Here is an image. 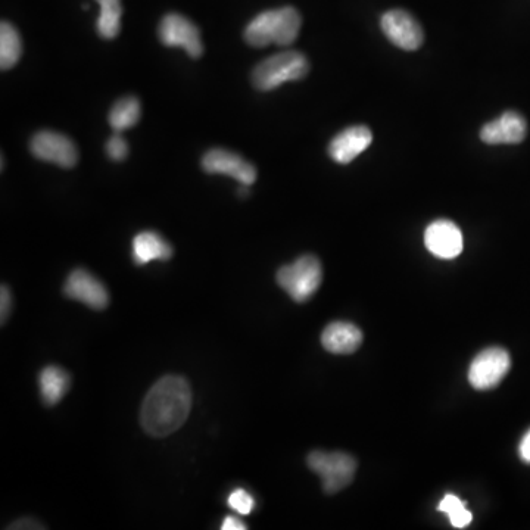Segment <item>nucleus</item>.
Segmentation results:
<instances>
[{"label":"nucleus","instance_id":"nucleus-15","mask_svg":"<svg viewBox=\"0 0 530 530\" xmlns=\"http://www.w3.org/2000/svg\"><path fill=\"white\" fill-rule=\"evenodd\" d=\"M321 344L332 354H352L363 344V333L355 324L335 321L323 330Z\"/></svg>","mask_w":530,"mask_h":530},{"label":"nucleus","instance_id":"nucleus-17","mask_svg":"<svg viewBox=\"0 0 530 530\" xmlns=\"http://www.w3.org/2000/svg\"><path fill=\"white\" fill-rule=\"evenodd\" d=\"M40 395L46 405H56L70 388V376L67 371L49 366L39 374Z\"/></svg>","mask_w":530,"mask_h":530},{"label":"nucleus","instance_id":"nucleus-22","mask_svg":"<svg viewBox=\"0 0 530 530\" xmlns=\"http://www.w3.org/2000/svg\"><path fill=\"white\" fill-rule=\"evenodd\" d=\"M227 505H229L230 510L235 511L240 516H248L254 511L255 500L245 489L238 488L227 498Z\"/></svg>","mask_w":530,"mask_h":530},{"label":"nucleus","instance_id":"nucleus-21","mask_svg":"<svg viewBox=\"0 0 530 530\" xmlns=\"http://www.w3.org/2000/svg\"><path fill=\"white\" fill-rule=\"evenodd\" d=\"M439 511L450 517L451 525L457 529L466 528L472 522L473 516L460 498L455 495H447L438 507Z\"/></svg>","mask_w":530,"mask_h":530},{"label":"nucleus","instance_id":"nucleus-18","mask_svg":"<svg viewBox=\"0 0 530 530\" xmlns=\"http://www.w3.org/2000/svg\"><path fill=\"white\" fill-rule=\"evenodd\" d=\"M140 112H142V108H140L139 99L134 98V96L120 99L109 112V126L115 133L126 132L139 123Z\"/></svg>","mask_w":530,"mask_h":530},{"label":"nucleus","instance_id":"nucleus-12","mask_svg":"<svg viewBox=\"0 0 530 530\" xmlns=\"http://www.w3.org/2000/svg\"><path fill=\"white\" fill-rule=\"evenodd\" d=\"M427 251L441 260H454L463 252V233L450 220H438L430 224L424 233Z\"/></svg>","mask_w":530,"mask_h":530},{"label":"nucleus","instance_id":"nucleus-20","mask_svg":"<svg viewBox=\"0 0 530 530\" xmlns=\"http://www.w3.org/2000/svg\"><path fill=\"white\" fill-rule=\"evenodd\" d=\"M101 6L96 27H98L99 36L106 40L115 39L121 30V15H123V6L121 0H96Z\"/></svg>","mask_w":530,"mask_h":530},{"label":"nucleus","instance_id":"nucleus-7","mask_svg":"<svg viewBox=\"0 0 530 530\" xmlns=\"http://www.w3.org/2000/svg\"><path fill=\"white\" fill-rule=\"evenodd\" d=\"M159 39L168 48H182L192 58L204 53L198 27L180 14H168L162 18L158 28Z\"/></svg>","mask_w":530,"mask_h":530},{"label":"nucleus","instance_id":"nucleus-2","mask_svg":"<svg viewBox=\"0 0 530 530\" xmlns=\"http://www.w3.org/2000/svg\"><path fill=\"white\" fill-rule=\"evenodd\" d=\"M302 18L291 6L265 11L255 17L245 30V40L252 48L289 46L301 31Z\"/></svg>","mask_w":530,"mask_h":530},{"label":"nucleus","instance_id":"nucleus-5","mask_svg":"<svg viewBox=\"0 0 530 530\" xmlns=\"http://www.w3.org/2000/svg\"><path fill=\"white\" fill-rule=\"evenodd\" d=\"M308 467L320 476L326 494L342 491L354 479L357 461L345 452L314 451L308 455Z\"/></svg>","mask_w":530,"mask_h":530},{"label":"nucleus","instance_id":"nucleus-10","mask_svg":"<svg viewBox=\"0 0 530 530\" xmlns=\"http://www.w3.org/2000/svg\"><path fill=\"white\" fill-rule=\"evenodd\" d=\"M202 168L205 173L226 174L233 177L242 186L254 185L257 180V168L249 164L245 158L226 149H211L207 152L202 158Z\"/></svg>","mask_w":530,"mask_h":530},{"label":"nucleus","instance_id":"nucleus-16","mask_svg":"<svg viewBox=\"0 0 530 530\" xmlns=\"http://www.w3.org/2000/svg\"><path fill=\"white\" fill-rule=\"evenodd\" d=\"M173 257V248L158 233L142 232L133 239V260L137 265L152 261H167Z\"/></svg>","mask_w":530,"mask_h":530},{"label":"nucleus","instance_id":"nucleus-11","mask_svg":"<svg viewBox=\"0 0 530 530\" xmlns=\"http://www.w3.org/2000/svg\"><path fill=\"white\" fill-rule=\"evenodd\" d=\"M65 295L73 301L81 302L92 310H105L109 304V293L104 283L86 270H74L64 286Z\"/></svg>","mask_w":530,"mask_h":530},{"label":"nucleus","instance_id":"nucleus-19","mask_svg":"<svg viewBox=\"0 0 530 530\" xmlns=\"http://www.w3.org/2000/svg\"><path fill=\"white\" fill-rule=\"evenodd\" d=\"M23 53V43L17 28L9 23H2L0 26V67L2 70H9L20 61Z\"/></svg>","mask_w":530,"mask_h":530},{"label":"nucleus","instance_id":"nucleus-4","mask_svg":"<svg viewBox=\"0 0 530 530\" xmlns=\"http://www.w3.org/2000/svg\"><path fill=\"white\" fill-rule=\"evenodd\" d=\"M323 280V268L314 255H304L280 268L277 283L295 302L313 298Z\"/></svg>","mask_w":530,"mask_h":530},{"label":"nucleus","instance_id":"nucleus-1","mask_svg":"<svg viewBox=\"0 0 530 530\" xmlns=\"http://www.w3.org/2000/svg\"><path fill=\"white\" fill-rule=\"evenodd\" d=\"M192 408V389L180 376L158 380L143 399L140 422L146 433L165 438L186 423Z\"/></svg>","mask_w":530,"mask_h":530},{"label":"nucleus","instance_id":"nucleus-8","mask_svg":"<svg viewBox=\"0 0 530 530\" xmlns=\"http://www.w3.org/2000/svg\"><path fill=\"white\" fill-rule=\"evenodd\" d=\"M31 152L37 159L62 168H73L79 162V149L70 137L56 132H40L31 139Z\"/></svg>","mask_w":530,"mask_h":530},{"label":"nucleus","instance_id":"nucleus-23","mask_svg":"<svg viewBox=\"0 0 530 530\" xmlns=\"http://www.w3.org/2000/svg\"><path fill=\"white\" fill-rule=\"evenodd\" d=\"M106 154L112 161H124L129 155V145H127L121 133H115L114 136L109 137L106 142Z\"/></svg>","mask_w":530,"mask_h":530},{"label":"nucleus","instance_id":"nucleus-26","mask_svg":"<svg viewBox=\"0 0 530 530\" xmlns=\"http://www.w3.org/2000/svg\"><path fill=\"white\" fill-rule=\"evenodd\" d=\"M520 458L525 461L526 464H530V430L523 436L522 442L519 447Z\"/></svg>","mask_w":530,"mask_h":530},{"label":"nucleus","instance_id":"nucleus-14","mask_svg":"<svg viewBox=\"0 0 530 530\" xmlns=\"http://www.w3.org/2000/svg\"><path fill=\"white\" fill-rule=\"evenodd\" d=\"M371 142H373V133H371L369 127H348L330 142V158L338 162V164H349L358 155L363 154L369 148Z\"/></svg>","mask_w":530,"mask_h":530},{"label":"nucleus","instance_id":"nucleus-25","mask_svg":"<svg viewBox=\"0 0 530 530\" xmlns=\"http://www.w3.org/2000/svg\"><path fill=\"white\" fill-rule=\"evenodd\" d=\"M221 529L223 530H245L246 526H245V523L242 522V520L238 519V517L227 516L226 519L223 520V525H221Z\"/></svg>","mask_w":530,"mask_h":530},{"label":"nucleus","instance_id":"nucleus-24","mask_svg":"<svg viewBox=\"0 0 530 530\" xmlns=\"http://www.w3.org/2000/svg\"><path fill=\"white\" fill-rule=\"evenodd\" d=\"M11 293L6 286H2V291H0V316H2V323H5L6 318H8L9 311H11Z\"/></svg>","mask_w":530,"mask_h":530},{"label":"nucleus","instance_id":"nucleus-9","mask_svg":"<svg viewBox=\"0 0 530 530\" xmlns=\"http://www.w3.org/2000/svg\"><path fill=\"white\" fill-rule=\"evenodd\" d=\"M385 36L402 51H417L424 42L423 28L419 21L401 9L386 12L380 20Z\"/></svg>","mask_w":530,"mask_h":530},{"label":"nucleus","instance_id":"nucleus-3","mask_svg":"<svg viewBox=\"0 0 530 530\" xmlns=\"http://www.w3.org/2000/svg\"><path fill=\"white\" fill-rule=\"evenodd\" d=\"M310 71V62L304 53L288 51L270 56L255 67L252 83L258 90L270 92L288 81L304 79Z\"/></svg>","mask_w":530,"mask_h":530},{"label":"nucleus","instance_id":"nucleus-13","mask_svg":"<svg viewBox=\"0 0 530 530\" xmlns=\"http://www.w3.org/2000/svg\"><path fill=\"white\" fill-rule=\"evenodd\" d=\"M528 123L519 112L507 111L483 126L480 139L488 145H517L525 140Z\"/></svg>","mask_w":530,"mask_h":530},{"label":"nucleus","instance_id":"nucleus-6","mask_svg":"<svg viewBox=\"0 0 530 530\" xmlns=\"http://www.w3.org/2000/svg\"><path fill=\"white\" fill-rule=\"evenodd\" d=\"M511 360L503 348L485 349L472 361L469 369V382L477 391H489L503 382L510 371Z\"/></svg>","mask_w":530,"mask_h":530}]
</instances>
